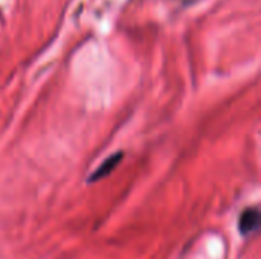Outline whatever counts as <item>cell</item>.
I'll use <instances>...</instances> for the list:
<instances>
[{
	"mask_svg": "<svg viewBox=\"0 0 261 259\" xmlns=\"http://www.w3.org/2000/svg\"><path fill=\"white\" fill-rule=\"evenodd\" d=\"M121 159H122V154L121 153H118V154H113V156H110L107 160H104L99 166H98V169L89 177V182H98V180H101V179H104V177H107L118 165H119V162H121Z\"/></svg>",
	"mask_w": 261,
	"mask_h": 259,
	"instance_id": "cell-2",
	"label": "cell"
},
{
	"mask_svg": "<svg viewBox=\"0 0 261 259\" xmlns=\"http://www.w3.org/2000/svg\"><path fill=\"white\" fill-rule=\"evenodd\" d=\"M261 224L260 211L257 206L248 208L242 212L239 220V231L243 237H251L258 232Z\"/></svg>",
	"mask_w": 261,
	"mask_h": 259,
	"instance_id": "cell-1",
	"label": "cell"
}]
</instances>
